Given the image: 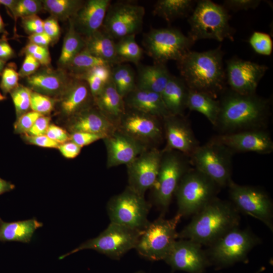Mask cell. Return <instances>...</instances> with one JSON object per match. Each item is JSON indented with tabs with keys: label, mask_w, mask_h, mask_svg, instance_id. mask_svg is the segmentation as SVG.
<instances>
[{
	"label": "cell",
	"mask_w": 273,
	"mask_h": 273,
	"mask_svg": "<svg viewBox=\"0 0 273 273\" xmlns=\"http://www.w3.org/2000/svg\"><path fill=\"white\" fill-rule=\"evenodd\" d=\"M72 117L70 129L72 132H85L103 135L112 133L117 127L92 106L84 109Z\"/></svg>",
	"instance_id": "cb8c5ba5"
},
{
	"label": "cell",
	"mask_w": 273,
	"mask_h": 273,
	"mask_svg": "<svg viewBox=\"0 0 273 273\" xmlns=\"http://www.w3.org/2000/svg\"><path fill=\"white\" fill-rule=\"evenodd\" d=\"M134 34L119 39L116 43V51L120 63L131 62L138 64L142 58L143 50L135 41Z\"/></svg>",
	"instance_id": "f35d334b"
},
{
	"label": "cell",
	"mask_w": 273,
	"mask_h": 273,
	"mask_svg": "<svg viewBox=\"0 0 273 273\" xmlns=\"http://www.w3.org/2000/svg\"><path fill=\"white\" fill-rule=\"evenodd\" d=\"M55 100L48 96L32 90L30 109L41 115L50 113L53 109Z\"/></svg>",
	"instance_id": "7bdbcfd3"
},
{
	"label": "cell",
	"mask_w": 273,
	"mask_h": 273,
	"mask_svg": "<svg viewBox=\"0 0 273 273\" xmlns=\"http://www.w3.org/2000/svg\"><path fill=\"white\" fill-rule=\"evenodd\" d=\"M162 155V150L153 147L147 149L126 165L128 187L144 196L146 192L152 189L155 183Z\"/></svg>",
	"instance_id": "2e32d148"
},
{
	"label": "cell",
	"mask_w": 273,
	"mask_h": 273,
	"mask_svg": "<svg viewBox=\"0 0 273 273\" xmlns=\"http://www.w3.org/2000/svg\"><path fill=\"white\" fill-rule=\"evenodd\" d=\"M94 101L101 113L117 127L126 110L124 98L119 94L111 80Z\"/></svg>",
	"instance_id": "4316f807"
},
{
	"label": "cell",
	"mask_w": 273,
	"mask_h": 273,
	"mask_svg": "<svg viewBox=\"0 0 273 273\" xmlns=\"http://www.w3.org/2000/svg\"><path fill=\"white\" fill-rule=\"evenodd\" d=\"M15 52L5 38L0 39V59L6 61L15 56Z\"/></svg>",
	"instance_id": "6f0895ef"
},
{
	"label": "cell",
	"mask_w": 273,
	"mask_h": 273,
	"mask_svg": "<svg viewBox=\"0 0 273 273\" xmlns=\"http://www.w3.org/2000/svg\"><path fill=\"white\" fill-rule=\"evenodd\" d=\"M252 49L257 54L270 56L272 51V40L270 36L266 33L254 31L248 40Z\"/></svg>",
	"instance_id": "60d3db41"
},
{
	"label": "cell",
	"mask_w": 273,
	"mask_h": 273,
	"mask_svg": "<svg viewBox=\"0 0 273 273\" xmlns=\"http://www.w3.org/2000/svg\"><path fill=\"white\" fill-rule=\"evenodd\" d=\"M58 148L62 155L68 159L76 157L81 150V147L72 141L60 144Z\"/></svg>",
	"instance_id": "11a10c76"
},
{
	"label": "cell",
	"mask_w": 273,
	"mask_h": 273,
	"mask_svg": "<svg viewBox=\"0 0 273 273\" xmlns=\"http://www.w3.org/2000/svg\"><path fill=\"white\" fill-rule=\"evenodd\" d=\"M3 32H6L5 29V23L2 16L0 15V33Z\"/></svg>",
	"instance_id": "94428289"
},
{
	"label": "cell",
	"mask_w": 273,
	"mask_h": 273,
	"mask_svg": "<svg viewBox=\"0 0 273 273\" xmlns=\"http://www.w3.org/2000/svg\"><path fill=\"white\" fill-rule=\"evenodd\" d=\"M40 63L31 55L26 54L23 64L18 72L21 77H28L36 72Z\"/></svg>",
	"instance_id": "681fc988"
},
{
	"label": "cell",
	"mask_w": 273,
	"mask_h": 273,
	"mask_svg": "<svg viewBox=\"0 0 273 273\" xmlns=\"http://www.w3.org/2000/svg\"><path fill=\"white\" fill-rule=\"evenodd\" d=\"M171 75L165 64L139 65L136 87L161 94Z\"/></svg>",
	"instance_id": "83f0119b"
},
{
	"label": "cell",
	"mask_w": 273,
	"mask_h": 273,
	"mask_svg": "<svg viewBox=\"0 0 273 273\" xmlns=\"http://www.w3.org/2000/svg\"><path fill=\"white\" fill-rule=\"evenodd\" d=\"M260 0H225L223 2V7L234 12L241 10L255 9L258 7Z\"/></svg>",
	"instance_id": "bcb514c9"
},
{
	"label": "cell",
	"mask_w": 273,
	"mask_h": 273,
	"mask_svg": "<svg viewBox=\"0 0 273 273\" xmlns=\"http://www.w3.org/2000/svg\"><path fill=\"white\" fill-rule=\"evenodd\" d=\"M40 114L33 111H28L18 117L14 124V131L17 133L26 134L31 128Z\"/></svg>",
	"instance_id": "f6af8a7d"
},
{
	"label": "cell",
	"mask_w": 273,
	"mask_h": 273,
	"mask_svg": "<svg viewBox=\"0 0 273 273\" xmlns=\"http://www.w3.org/2000/svg\"><path fill=\"white\" fill-rule=\"evenodd\" d=\"M103 140L107 150V166L109 168L127 165L149 148L117 128Z\"/></svg>",
	"instance_id": "44dd1931"
},
{
	"label": "cell",
	"mask_w": 273,
	"mask_h": 273,
	"mask_svg": "<svg viewBox=\"0 0 273 273\" xmlns=\"http://www.w3.org/2000/svg\"><path fill=\"white\" fill-rule=\"evenodd\" d=\"M31 92L32 90L28 87L19 84L11 93L18 117L28 112L30 109Z\"/></svg>",
	"instance_id": "ab89813d"
},
{
	"label": "cell",
	"mask_w": 273,
	"mask_h": 273,
	"mask_svg": "<svg viewBox=\"0 0 273 273\" xmlns=\"http://www.w3.org/2000/svg\"><path fill=\"white\" fill-rule=\"evenodd\" d=\"M228 187L230 202L239 213L261 221L273 231V204L265 191L256 187L240 185L233 180Z\"/></svg>",
	"instance_id": "4fadbf2b"
},
{
	"label": "cell",
	"mask_w": 273,
	"mask_h": 273,
	"mask_svg": "<svg viewBox=\"0 0 273 273\" xmlns=\"http://www.w3.org/2000/svg\"><path fill=\"white\" fill-rule=\"evenodd\" d=\"M124 98L129 109L162 119L170 115L160 94L136 87Z\"/></svg>",
	"instance_id": "d4e9b609"
},
{
	"label": "cell",
	"mask_w": 273,
	"mask_h": 273,
	"mask_svg": "<svg viewBox=\"0 0 273 273\" xmlns=\"http://www.w3.org/2000/svg\"><path fill=\"white\" fill-rule=\"evenodd\" d=\"M28 38L29 42L44 47H48L52 42L51 37L44 32L30 34Z\"/></svg>",
	"instance_id": "9f6ffc18"
},
{
	"label": "cell",
	"mask_w": 273,
	"mask_h": 273,
	"mask_svg": "<svg viewBox=\"0 0 273 273\" xmlns=\"http://www.w3.org/2000/svg\"><path fill=\"white\" fill-rule=\"evenodd\" d=\"M194 3L192 0H158L154 6L153 14L171 22L188 16L192 12Z\"/></svg>",
	"instance_id": "d6a6232c"
},
{
	"label": "cell",
	"mask_w": 273,
	"mask_h": 273,
	"mask_svg": "<svg viewBox=\"0 0 273 273\" xmlns=\"http://www.w3.org/2000/svg\"><path fill=\"white\" fill-rule=\"evenodd\" d=\"M64 37L58 63L64 68L85 47L84 38L75 29L71 19Z\"/></svg>",
	"instance_id": "836d02e7"
},
{
	"label": "cell",
	"mask_w": 273,
	"mask_h": 273,
	"mask_svg": "<svg viewBox=\"0 0 273 273\" xmlns=\"http://www.w3.org/2000/svg\"><path fill=\"white\" fill-rule=\"evenodd\" d=\"M21 19L22 26L30 34L43 32V21L37 15Z\"/></svg>",
	"instance_id": "7dc6e473"
},
{
	"label": "cell",
	"mask_w": 273,
	"mask_h": 273,
	"mask_svg": "<svg viewBox=\"0 0 273 273\" xmlns=\"http://www.w3.org/2000/svg\"><path fill=\"white\" fill-rule=\"evenodd\" d=\"M117 128L148 147L164 138L163 119L129 109Z\"/></svg>",
	"instance_id": "9a60e30c"
},
{
	"label": "cell",
	"mask_w": 273,
	"mask_h": 273,
	"mask_svg": "<svg viewBox=\"0 0 273 273\" xmlns=\"http://www.w3.org/2000/svg\"><path fill=\"white\" fill-rule=\"evenodd\" d=\"M261 242L260 239L248 229L239 226L226 232L209 245L206 252L210 263L226 266L247 261L250 251Z\"/></svg>",
	"instance_id": "ba28073f"
},
{
	"label": "cell",
	"mask_w": 273,
	"mask_h": 273,
	"mask_svg": "<svg viewBox=\"0 0 273 273\" xmlns=\"http://www.w3.org/2000/svg\"><path fill=\"white\" fill-rule=\"evenodd\" d=\"M42 225L43 223L35 218L8 222L0 217V242L29 243L35 231Z\"/></svg>",
	"instance_id": "f546056e"
},
{
	"label": "cell",
	"mask_w": 273,
	"mask_h": 273,
	"mask_svg": "<svg viewBox=\"0 0 273 273\" xmlns=\"http://www.w3.org/2000/svg\"><path fill=\"white\" fill-rule=\"evenodd\" d=\"M84 49L92 55L101 59L112 66L119 64L116 51V43L104 31H96L90 36L85 38Z\"/></svg>",
	"instance_id": "4dcf8cb0"
},
{
	"label": "cell",
	"mask_w": 273,
	"mask_h": 273,
	"mask_svg": "<svg viewBox=\"0 0 273 273\" xmlns=\"http://www.w3.org/2000/svg\"><path fill=\"white\" fill-rule=\"evenodd\" d=\"M45 134L60 145L68 142L70 139V135L65 129L54 124L49 125Z\"/></svg>",
	"instance_id": "f907efd6"
},
{
	"label": "cell",
	"mask_w": 273,
	"mask_h": 273,
	"mask_svg": "<svg viewBox=\"0 0 273 273\" xmlns=\"http://www.w3.org/2000/svg\"><path fill=\"white\" fill-rule=\"evenodd\" d=\"M173 270L204 273L210 263L202 245L188 239L176 241L164 260Z\"/></svg>",
	"instance_id": "ac0fdd59"
},
{
	"label": "cell",
	"mask_w": 273,
	"mask_h": 273,
	"mask_svg": "<svg viewBox=\"0 0 273 273\" xmlns=\"http://www.w3.org/2000/svg\"><path fill=\"white\" fill-rule=\"evenodd\" d=\"M163 123L166 141L163 150L176 151L189 157L200 144L186 119L169 115L163 119Z\"/></svg>",
	"instance_id": "d6986e66"
},
{
	"label": "cell",
	"mask_w": 273,
	"mask_h": 273,
	"mask_svg": "<svg viewBox=\"0 0 273 273\" xmlns=\"http://www.w3.org/2000/svg\"><path fill=\"white\" fill-rule=\"evenodd\" d=\"M103 139L104 137L103 135L98 134L85 132H72L70 135V140L82 148Z\"/></svg>",
	"instance_id": "c3c4849f"
},
{
	"label": "cell",
	"mask_w": 273,
	"mask_h": 273,
	"mask_svg": "<svg viewBox=\"0 0 273 273\" xmlns=\"http://www.w3.org/2000/svg\"><path fill=\"white\" fill-rule=\"evenodd\" d=\"M26 140L32 145L47 148H58L60 144L50 139L46 134L38 136L25 135Z\"/></svg>",
	"instance_id": "db71d44e"
},
{
	"label": "cell",
	"mask_w": 273,
	"mask_h": 273,
	"mask_svg": "<svg viewBox=\"0 0 273 273\" xmlns=\"http://www.w3.org/2000/svg\"><path fill=\"white\" fill-rule=\"evenodd\" d=\"M213 139L228 147L234 153L252 152L268 154L273 151L272 140L265 130L219 134Z\"/></svg>",
	"instance_id": "ffe728a7"
},
{
	"label": "cell",
	"mask_w": 273,
	"mask_h": 273,
	"mask_svg": "<svg viewBox=\"0 0 273 273\" xmlns=\"http://www.w3.org/2000/svg\"><path fill=\"white\" fill-rule=\"evenodd\" d=\"M145 8L138 5L119 2L110 5L103 24V31L113 39L133 35L142 29Z\"/></svg>",
	"instance_id": "5bb4252c"
},
{
	"label": "cell",
	"mask_w": 273,
	"mask_h": 273,
	"mask_svg": "<svg viewBox=\"0 0 273 273\" xmlns=\"http://www.w3.org/2000/svg\"><path fill=\"white\" fill-rule=\"evenodd\" d=\"M221 188L207 175L193 167L183 175L175 192L177 214L193 215L212 200Z\"/></svg>",
	"instance_id": "5b68a950"
},
{
	"label": "cell",
	"mask_w": 273,
	"mask_h": 273,
	"mask_svg": "<svg viewBox=\"0 0 273 273\" xmlns=\"http://www.w3.org/2000/svg\"><path fill=\"white\" fill-rule=\"evenodd\" d=\"M151 205L128 186L108 202L107 211L111 222L141 232L149 223L147 217Z\"/></svg>",
	"instance_id": "8fae6325"
},
{
	"label": "cell",
	"mask_w": 273,
	"mask_h": 273,
	"mask_svg": "<svg viewBox=\"0 0 273 273\" xmlns=\"http://www.w3.org/2000/svg\"><path fill=\"white\" fill-rule=\"evenodd\" d=\"M226 82L231 90L242 95L256 94L258 84L268 67L233 57L226 62Z\"/></svg>",
	"instance_id": "e0dca14e"
},
{
	"label": "cell",
	"mask_w": 273,
	"mask_h": 273,
	"mask_svg": "<svg viewBox=\"0 0 273 273\" xmlns=\"http://www.w3.org/2000/svg\"><path fill=\"white\" fill-rule=\"evenodd\" d=\"M43 9L58 19L72 18L83 5L79 0H44L42 1Z\"/></svg>",
	"instance_id": "74e56055"
},
{
	"label": "cell",
	"mask_w": 273,
	"mask_h": 273,
	"mask_svg": "<svg viewBox=\"0 0 273 273\" xmlns=\"http://www.w3.org/2000/svg\"><path fill=\"white\" fill-rule=\"evenodd\" d=\"M234 153L213 138L199 145L189 157L191 165L216 183L221 188L228 187L232 179Z\"/></svg>",
	"instance_id": "8992f818"
},
{
	"label": "cell",
	"mask_w": 273,
	"mask_h": 273,
	"mask_svg": "<svg viewBox=\"0 0 273 273\" xmlns=\"http://www.w3.org/2000/svg\"><path fill=\"white\" fill-rule=\"evenodd\" d=\"M49 52L48 47H44L29 42L23 50V52L26 54L32 55L37 53H46Z\"/></svg>",
	"instance_id": "680465c9"
},
{
	"label": "cell",
	"mask_w": 273,
	"mask_h": 273,
	"mask_svg": "<svg viewBox=\"0 0 273 273\" xmlns=\"http://www.w3.org/2000/svg\"><path fill=\"white\" fill-rule=\"evenodd\" d=\"M60 31L58 20L55 17L51 16L43 21V32L51 37L52 42L58 39Z\"/></svg>",
	"instance_id": "f5cc1de1"
},
{
	"label": "cell",
	"mask_w": 273,
	"mask_h": 273,
	"mask_svg": "<svg viewBox=\"0 0 273 273\" xmlns=\"http://www.w3.org/2000/svg\"><path fill=\"white\" fill-rule=\"evenodd\" d=\"M187 108L202 114L214 127L219 112L220 102L219 99L206 93L189 89Z\"/></svg>",
	"instance_id": "1f68e13d"
},
{
	"label": "cell",
	"mask_w": 273,
	"mask_h": 273,
	"mask_svg": "<svg viewBox=\"0 0 273 273\" xmlns=\"http://www.w3.org/2000/svg\"><path fill=\"white\" fill-rule=\"evenodd\" d=\"M239 212L230 202L213 198L193 215L178 233V238L209 246L229 231L239 226Z\"/></svg>",
	"instance_id": "3957f363"
},
{
	"label": "cell",
	"mask_w": 273,
	"mask_h": 273,
	"mask_svg": "<svg viewBox=\"0 0 273 273\" xmlns=\"http://www.w3.org/2000/svg\"><path fill=\"white\" fill-rule=\"evenodd\" d=\"M43 9L42 1L38 0L17 1L15 8L14 19L37 15Z\"/></svg>",
	"instance_id": "ee69618b"
},
{
	"label": "cell",
	"mask_w": 273,
	"mask_h": 273,
	"mask_svg": "<svg viewBox=\"0 0 273 273\" xmlns=\"http://www.w3.org/2000/svg\"><path fill=\"white\" fill-rule=\"evenodd\" d=\"M6 99V97L3 95L0 92V101H3Z\"/></svg>",
	"instance_id": "be15d7a7"
},
{
	"label": "cell",
	"mask_w": 273,
	"mask_h": 273,
	"mask_svg": "<svg viewBox=\"0 0 273 273\" xmlns=\"http://www.w3.org/2000/svg\"><path fill=\"white\" fill-rule=\"evenodd\" d=\"M194 42L179 30L171 27L152 28L144 35L143 43L148 55L155 63L179 61Z\"/></svg>",
	"instance_id": "30bf717a"
},
{
	"label": "cell",
	"mask_w": 273,
	"mask_h": 273,
	"mask_svg": "<svg viewBox=\"0 0 273 273\" xmlns=\"http://www.w3.org/2000/svg\"><path fill=\"white\" fill-rule=\"evenodd\" d=\"M141 232L110 222L98 236L87 240L71 252L60 256L59 259L85 249L93 250L112 259H118L127 252L135 248Z\"/></svg>",
	"instance_id": "7c38bea8"
},
{
	"label": "cell",
	"mask_w": 273,
	"mask_h": 273,
	"mask_svg": "<svg viewBox=\"0 0 273 273\" xmlns=\"http://www.w3.org/2000/svg\"><path fill=\"white\" fill-rule=\"evenodd\" d=\"M110 3L109 0H89L84 2L71 18L76 30L86 38L100 30Z\"/></svg>",
	"instance_id": "603a6c76"
},
{
	"label": "cell",
	"mask_w": 273,
	"mask_h": 273,
	"mask_svg": "<svg viewBox=\"0 0 273 273\" xmlns=\"http://www.w3.org/2000/svg\"><path fill=\"white\" fill-rule=\"evenodd\" d=\"M263 268H261L260 270H259V271H258L256 273H260L261 271H263Z\"/></svg>",
	"instance_id": "e7e4bbea"
},
{
	"label": "cell",
	"mask_w": 273,
	"mask_h": 273,
	"mask_svg": "<svg viewBox=\"0 0 273 273\" xmlns=\"http://www.w3.org/2000/svg\"><path fill=\"white\" fill-rule=\"evenodd\" d=\"M162 151L158 174L152 189L154 203L165 212L180 179L191 164L189 157L179 152Z\"/></svg>",
	"instance_id": "9c48e42d"
},
{
	"label": "cell",
	"mask_w": 273,
	"mask_h": 273,
	"mask_svg": "<svg viewBox=\"0 0 273 273\" xmlns=\"http://www.w3.org/2000/svg\"><path fill=\"white\" fill-rule=\"evenodd\" d=\"M111 67L109 65L98 66L75 78L87 83L94 99L111 80Z\"/></svg>",
	"instance_id": "e575fe53"
},
{
	"label": "cell",
	"mask_w": 273,
	"mask_h": 273,
	"mask_svg": "<svg viewBox=\"0 0 273 273\" xmlns=\"http://www.w3.org/2000/svg\"><path fill=\"white\" fill-rule=\"evenodd\" d=\"M106 65H111L83 49L64 68L75 78L96 66Z\"/></svg>",
	"instance_id": "8d00e7d4"
},
{
	"label": "cell",
	"mask_w": 273,
	"mask_h": 273,
	"mask_svg": "<svg viewBox=\"0 0 273 273\" xmlns=\"http://www.w3.org/2000/svg\"><path fill=\"white\" fill-rule=\"evenodd\" d=\"M136 273H144V272H138Z\"/></svg>",
	"instance_id": "03108f58"
},
{
	"label": "cell",
	"mask_w": 273,
	"mask_h": 273,
	"mask_svg": "<svg viewBox=\"0 0 273 273\" xmlns=\"http://www.w3.org/2000/svg\"><path fill=\"white\" fill-rule=\"evenodd\" d=\"M189 89L180 77L171 75L161 94L163 102L170 115L183 116L187 108Z\"/></svg>",
	"instance_id": "f1b7e54d"
},
{
	"label": "cell",
	"mask_w": 273,
	"mask_h": 273,
	"mask_svg": "<svg viewBox=\"0 0 273 273\" xmlns=\"http://www.w3.org/2000/svg\"><path fill=\"white\" fill-rule=\"evenodd\" d=\"M215 126L220 134L265 130L270 116V100L256 94L242 95L226 89L220 95Z\"/></svg>",
	"instance_id": "6da1fadb"
},
{
	"label": "cell",
	"mask_w": 273,
	"mask_h": 273,
	"mask_svg": "<svg viewBox=\"0 0 273 273\" xmlns=\"http://www.w3.org/2000/svg\"><path fill=\"white\" fill-rule=\"evenodd\" d=\"M231 16L223 6L210 0L197 1L188 21V36L192 41L212 39L222 41H234V29L229 24Z\"/></svg>",
	"instance_id": "277c9868"
},
{
	"label": "cell",
	"mask_w": 273,
	"mask_h": 273,
	"mask_svg": "<svg viewBox=\"0 0 273 273\" xmlns=\"http://www.w3.org/2000/svg\"><path fill=\"white\" fill-rule=\"evenodd\" d=\"M51 118L41 115L35 121L31 128L25 135L28 136H38L44 135L49 126Z\"/></svg>",
	"instance_id": "816d5d0a"
},
{
	"label": "cell",
	"mask_w": 273,
	"mask_h": 273,
	"mask_svg": "<svg viewBox=\"0 0 273 273\" xmlns=\"http://www.w3.org/2000/svg\"><path fill=\"white\" fill-rule=\"evenodd\" d=\"M181 216L176 213L170 219L162 216L141 232L134 249L142 257L152 261L164 260L178 238L176 227Z\"/></svg>",
	"instance_id": "52a82bcc"
},
{
	"label": "cell",
	"mask_w": 273,
	"mask_h": 273,
	"mask_svg": "<svg viewBox=\"0 0 273 273\" xmlns=\"http://www.w3.org/2000/svg\"><path fill=\"white\" fill-rule=\"evenodd\" d=\"M111 81L123 98L136 87L134 71L128 65L119 64L112 68Z\"/></svg>",
	"instance_id": "d590c367"
},
{
	"label": "cell",
	"mask_w": 273,
	"mask_h": 273,
	"mask_svg": "<svg viewBox=\"0 0 273 273\" xmlns=\"http://www.w3.org/2000/svg\"><path fill=\"white\" fill-rule=\"evenodd\" d=\"M15 187V185L11 182L0 177V195L13 190Z\"/></svg>",
	"instance_id": "91938a15"
},
{
	"label": "cell",
	"mask_w": 273,
	"mask_h": 273,
	"mask_svg": "<svg viewBox=\"0 0 273 273\" xmlns=\"http://www.w3.org/2000/svg\"><path fill=\"white\" fill-rule=\"evenodd\" d=\"M74 79L64 68L54 70L48 67L27 77L26 81L32 91L51 97H61Z\"/></svg>",
	"instance_id": "7402d4cb"
},
{
	"label": "cell",
	"mask_w": 273,
	"mask_h": 273,
	"mask_svg": "<svg viewBox=\"0 0 273 273\" xmlns=\"http://www.w3.org/2000/svg\"><path fill=\"white\" fill-rule=\"evenodd\" d=\"M6 62L0 59V75L2 74V73L5 68Z\"/></svg>",
	"instance_id": "6125c7cd"
},
{
	"label": "cell",
	"mask_w": 273,
	"mask_h": 273,
	"mask_svg": "<svg viewBox=\"0 0 273 273\" xmlns=\"http://www.w3.org/2000/svg\"><path fill=\"white\" fill-rule=\"evenodd\" d=\"M1 75L0 87L5 95L11 93L19 86L20 76L14 63H10L5 66Z\"/></svg>",
	"instance_id": "b9f144b4"
},
{
	"label": "cell",
	"mask_w": 273,
	"mask_h": 273,
	"mask_svg": "<svg viewBox=\"0 0 273 273\" xmlns=\"http://www.w3.org/2000/svg\"><path fill=\"white\" fill-rule=\"evenodd\" d=\"M223 56L220 47L202 52L190 51L177 62L180 78L190 90L217 99L226 89Z\"/></svg>",
	"instance_id": "7a4b0ae2"
},
{
	"label": "cell",
	"mask_w": 273,
	"mask_h": 273,
	"mask_svg": "<svg viewBox=\"0 0 273 273\" xmlns=\"http://www.w3.org/2000/svg\"><path fill=\"white\" fill-rule=\"evenodd\" d=\"M61 97V112L64 115L70 117L92 106V102L94 101L87 83L75 78Z\"/></svg>",
	"instance_id": "484cf974"
}]
</instances>
